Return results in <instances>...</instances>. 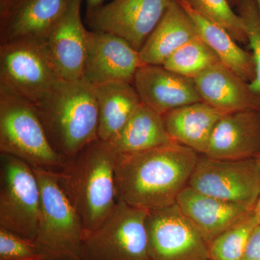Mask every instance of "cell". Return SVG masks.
<instances>
[{
	"mask_svg": "<svg viewBox=\"0 0 260 260\" xmlns=\"http://www.w3.org/2000/svg\"><path fill=\"white\" fill-rule=\"evenodd\" d=\"M150 260H210L208 244L176 204L149 211Z\"/></svg>",
	"mask_w": 260,
	"mask_h": 260,
	"instance_id": "obj_11",
	"label": "cell"
},
{
	"mask_svg": "<svg viewBox=\"0 0 260 260\" xmlns=\"http://www.w3.org/2000/svg\"><path fill=\"white\" fill-rule=\"evenodd\" d=\"M68 0H0V44L30 39L44 42Z\"/></svg>",
	"mask_w": 260,
	"mask_h": 260,
	"instance_id": "obj_14",
	"label": "cell"
},
{
	"mask_svg": "<svg viewBox=\"0 0 260 260\" xmlns=\"http://www.w3.org/2000/svg\"><path fill=\"white\" fill-rule=\"evenodd\" d=\"M0 260H43L31 239L0 227Z\"/></svg>",
	"mask_w": 260,
	"mask_h": 260,
	"instance_id": "obj_28",
	"label": "cell"
},
{
	"mask_svg": "<svg viewBox=\"0 0 260 260\" xmlns=\"http://www.w3.org/2000/svg\"><path fill=\"white\" fill-rule=\"evenodd\" d=\"M118 155L109 142L98 139L55 173L59 185L82 219L85 237L100 227L115 209Z\"/></svg>",
	"mask_w": 260,
	"mask_h": 260,
	"instance_id": "obj_2",
	"label": "cell"
},
{
	"mask_svg": "<svg viewBox=\"0 0 260 260\" xmlns=\"http://www.w3.org/2000/svg\"><path fill=\"white\" fill-rule=\"evenodd\" d=\"M99 110V139L110 142L141 104L133 84L114 82L93 85Z\"/></svg>",
	"mask_w": 260,
	"mask_h": 260,
	"instance_id": "obj_21",
	"label": "cell"
},
{
	"mask_svg": "<svg viewBox=\"0 0 260 260\" xmlns=\"http://www.w3.org/2000/svg\"><path fill=\"white\" fill-rule=\"evenodd\" d=\"M105 0H86L87 11L95 9L97 7L104 4Z\"/></svg>",
	"mask_w": 260,
	"mask_h": 260,
	"instance_id": "obj_31",
	"label": "cell"
},
{
	"mask_svg": "<svg viewBox=\"0 0 260 260\" xmlns=\"http://www.w3.org/2000/svg\"><path fill=\"white\" fill-rule=\"evenodd\" d=\"M34 170L42 197L34 242L43 260H81L85 230L79 214L59 185L55 172Z\"/></svg>",
	"mask_w": 260,
	"mask_h": 260,
	"instance_id": "obj_4",
	"label": "cell"
},
{
	"mask_svg": "<svg viewBox=\"0 0 260 260\" xmlns=\"http://www.w3.org/2000/svg\"><path fill=\"white\" fill-rule=\"evenodd\" d=\"M190 8L229 31L236 41L248 44L242 19L232 9L229 0H184Z\"/></svg>",
	"mask_w": 260,
	"mask_h": 260,
	"instance_id": "obj_26",
	"label": "cell"
},
{
	"mask_svg": "<svg viewBox=\"0 0 260 260\" xmlns=\"http://www.w3.org/2000/svg\"><path fill=\"white\" fill-rule=\"evenodd\" d=\"M202 102L224 112H260V95L249 83L220 62L194 79Z\"/></svg>",
	"mask_w": 260,
	"mask_h": 260,
	"instance_id": "obj_18",
	"label": "cell"
},
{
	"mask_svg": "<svg viewBox=\"0 0 260 260\" xmlns=\"http://www.w3.org/2000/svg\"><path fill=\"white\" fill-rule=\"evenodd\" d=\"M174 0H112L86 12L91 30L109 32L140 51Z\"/></svg>",
	"mask_w": 260,
	"mask_h": 260,
	"instance_id": "obj_10",
	"label": "cell"
},
{
	"mask_svg": "<svg viewBox=\"0 0 260 260\" xmlns=\"http://www.w3.org/2000/svg\"><path fill=\"white\" fill-rule=\"evenodd\" d=\"M260 153V112L228 113L217 123L204 155L220 160L255 158Z\"/></svg>",
	"mask_w": 260,
	"mask_h": 260,
	"instance_id": "obj_16",
	"label": "cell"
},
{
	"mask_svg": "<svg viewBox=\"0 0 260 260\" xmlns=\"http://www.w3.org/2000/svg\"><path fill=\"white\" fill-rule=\"evenodd\" d=\"M188 186L253 210L260 194V165L255 158L220 160L200 155Z\"/></svg>",
	"mask_w": 260,
	"mask_h": 260,
	"instance_id": "obj_9",
	"label": "cell"
},
{
	"mask_svg": "<svg viewBox=\"0 0 260 260\" xmlns=\"http://www.w3.org/2000/svg\"><path fill=\"white\" fill-rule=\"evenodd\" d=\"M35 107L51 145L66 161L99 139L96 98L83 78L59 79Z\"/></svg>",
	"mask_w": 260,
	"mask_h": 260,
	"instance_id": "obj_3",
	"label": "cell"
},
{
	"mask_svg": "<svg viewBox=\"0 0 260 260\" xmlns=\"http://www.w3.org/2000/svg\"><path fill=\"white\" fill-rule=\"evenodd\" d=\"M148 213L118 201L105 222L84 237L81 260H150Z\"/></svg>",
	"mask_w": 260,
	"mask_h": 260,
	"instance_id": "obj_7",
	"label": "cell"
},
{
	"mask_svg": "<svg viewBox=\"0 0 260 260\" xmlns=\"http://www.w3.org/2000/svg\"><path fill=\"white\" fill-rule=\"evenodd\" d=\"M252 213L256 225H260V194L255 206H254V209H253Z\"/></svg>",
	"mask_w": 260,
	"mask_h": 260,
	"instance_id": "obj_30",
	"label": "cell"
},
{
	"mask_svg": "<svg viewBox=\"0 0 260 260\" xmlns=\"http://www.w3.org/2000/svg\"><path fill=\"white\" fill-rule=\"evenodd\" d=\"M140 52L121 38L88 30L83 79L93 85L124 82L133 84L142 66Z\"/></svg>",
	"mask_w": 260,
	"mask_h": 260,
	"instance_id": "obj_12",
	"label": "cell"
},
{
	"mask_svg": "<svg viewBox=\"0 0 260 260\" xmlns=\"http://www.w3.org/2000/svg\"><path fill=\"white\" fill-rule=\"evenodd\" d=\"M200 155L177 143L119 153L115 169L118 201L148 212L176 204Z\"/></svg>",
	"mask_w": 260,
	"mask_h": 260,
	"instance_id": "obj_1",
	"label": "cell"
},
{
	"mask_svg": "<svg viewBox=\"0 0 260 260\" xmlns=\"http://www.w3.org/2000/svg\"><path fill=\"white\" fill-rule=\"evenodd\" d=\"M203 102L184 106L162 115L173 141L204 155L217 123L225 114Z\"/></svg>",
	"mask_w": 260,
	"mask_h": 260,
	"instance_id": "obj_20",
	"label": "cell"
},
{
	"mask_svg": "<svg viewBox=\"0 0 260 260\" xmlns=\"http://www.w3.org/2000/svg\"><path fill=\"white\" fill-rule=\"evenodd\" d=\"M255 3L256 8H257L258 11H259L260 14V0H254Z\"/></svg>",
	"mask_w": 260,
	"mask_h": 260,
	"instance_id": "obj_33",
	"label": "cell"
},
{
	"mask_svg": "<svg viewBox=\"0 0 260 260\" xmlns=\"http://www.w3.org/2000/svg\"><path fill=\"white\" fill-rule=\"evenodd\" d=\"M256 225L251 212L220 234L208 244L210 260H242L249 237Z\"/></svg>",
	"mask_w": 260,
	"mask_h": 260,
	"instance_id": "obj_25",
	"label": "cell"
},
{
	"mask_svg": "<svg viewBox=\"0 0 260 260\" xmlns=\"http://www.w3.org/2000/svg\"><path fill=\"white\" fill-rule=\"evenodd\" d=\"M83 2L68 0L44 42L60 79L83 78L88 32L81 16Z\"/></svg>",
	"mask_w": 260,
	"mask_h": 260,
	"instance_id": "obj_13",
	"label": "cell"
},
{
	"mask_svg": "<svg viewBox=\"0 0 260 260\" xmlns=\"http://www.w3.org/2000/svg\"><path fill=\"white\" fill-rule=\"evenodd\" d=\"M229 3H230V5H232V7L234 6V5H235V6H237L238 3H239V2H240V0H229Z\"/></svg>",
	"mask_w": 260,
	"mask_h": 260,
	"instance_id": "obj_32",
	"label": "cell"
},
{
	"mask_svg": "<svg viewBox=\"0 0 260 260\" xmlns=\"http://www.w3.org/2000/svg\"><path fill=\"white\" fill-rule=\"evenodd\" d=\"M194 22L200 37L214 51L219 61L243 80L255 78V64L251 52L244 50L228 30L194 11L184 0H178Z\"/></svg>",
	"mask_w": 260,
	"mask_h": 260,
	"instance_id": "obj_22",
	"label": "cell"
},
{
	"mask_svg": "<svg viewBox=\"0 0 260 260\" xmlns=\"http://www.w3.org/2000/svg\"><path fill=\"white\" fill-rule=\"evenodd\" d=\"M198 36L190 15L178 0H174L140 49L142 63L162 65L179 48Z\"/></svg>",
	"mask_w": 260,
	"mask_h": 260,
	"instance_id": "obj_19",
	"label": "cell"
},
{
	"mask_svg": "<svg viewBox=\"0 0 260 260\" xmlns=\"http://www.w3.org/2000/svg\"><path fill=\"white\" fill-rule=\"evenodd\" d=\"M133 85L143 104L161 115L184 106L202 102L192 78L177 74L162 65L143 64Z\"/></svg>",
	"mask_w": 260,
	"mask_h": 260,
	"instance_id": "obj_15",
	"label": "cell"
},
{
	"mask_svg": "<svg viewBox=\"0 0 260 260\" xmlns=\"http://www.w3.org/2000/svg\"><path fill=\"white\" fill-rule=\"evenodd\" d=\"M218 62L220 61L216 54L198 36L169 56L162 66L177 74L194 79Z\"/></svg>",
	"mask_w": 260,
	"mask_h": 260,
	"instance_id": "obj_24",
	"label": "cell"
},
{
	"mask_svg": "<svg viewBox=\"0 0 260 260\" xmlns=\"http://www.w3.org/2000/svg\"><path fill=\"white\" fill-rule=\"evenodd\" d=\"M242 260H260V225L251 233Z\"/></svg>",
	"mask_w": 260,
	"mask_h": 260,
	"instance_id": "obj_29",
	"label": "cell"
},
{
	"mask_svg": "<svg viewBox=\"0 0 260 260\" xmlns=\"http://www.w3.org/2000/svg\"><path fill=\"white\" fill-rule=\"evenodd\" d=\"M0 153L51 172H60L66 162L51 145L35 106L3 89H0Z\"/></svg>",
	"mask_w": 260,
	"mask_h": 260,
	"instance_id": "obj_5",
	"label": "cell"
},
{
	"mask_svg": "<svg viewBox=\"0 0 260 260\" xmlns=\"http://www.w3.org/2000/svg\"><path fill=\"white\" fill-rule=\"evenodd\" d=\"M177 205L208 244L253 210L203 194L189 186L178 196Z\"/></svg>",
	"mask_w": 260,
	"mask_h": 260,
	"instance_id": "obj_17",
	"label": "cell"
},
{
	"mask_svg": "<svg viewBox=\"0 0 260 260\" xmlns=\"http://www.w3.org/2000/svg\"><path fill=\"white\" fill-rule=\"evenodd\" d=\"M111 143L120 154L139 153L175 143L168 134L161 114L140 104Z\"/></svg>",
	"mask_w": 260,
	"mask_h": 260,
	"instance_id": "obj_23",
	"label": "cell"
},
{
	"mask_svg": "<svg viewBox=\"0 0 260 260\" xmlns=\"http://www.w3.org/2000/svg\"><path fill=\"white\" fill-rule=\"evenodd\" d=\"M255 158L256 159V160H257L258 164L260 165V153L256 155Z\"/></svg>",
	"mask_w": 260,
	"mask_h": 260,
	"instance_id": "obj_34",
	"label": "cell"
},
{
	"mask_svg": "<svg viewBox=\"0 0 260 260\" xmlns=\"http://www.w3.org/2000/svg\"><path fill=\"white\" fill-rule=\"evenodd\" d=\"M237 7L238 15L245 26L248 44L255 64V78L249 85L260 95V14L254 0H240Z\"/></svg>",
	"mask_w": 260,
	"mask_h": 260,
	"instance_id": "obj_27",
	"label": "cell"
},
{
	"mask_svg": "<svg viewBox=\"0 0 260 260\" xmlns=\"http://www.w3.org/2000/svg\"><path fill=\"white\" fill-rule=\"evenodd\" d=\"M59 79L44 42L22 39L0 44V89L36 106Z\"/></svg>",
	"mask_w": 260,
	"mask_h": 260,
	"instance_id": "obj_6",
	"label": "cell"
},
{
	"mask_svg": "<svg viewBox=\"0 0 260 260\" xmlns=\"http://www.w3.org/2000/svg\"><path fill=\"white\" fill-rule=\"evenodd\" d=\"M41 189L34 169L12 155L0 156V227L35 241Z\"/></svg>",
	"mask_w": 260,
	"mask_h": 260,
	"instance_id": "obj_8",
	"label": "cell"
}]
</instances>
